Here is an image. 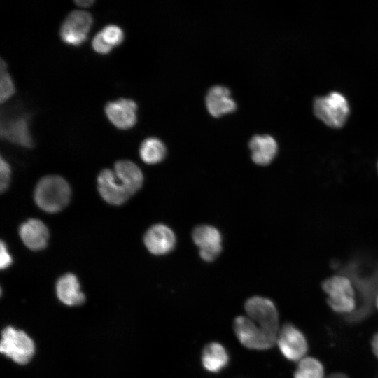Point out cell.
Instances as JSON below:
<instances>
[{"mask_svg":"<svg viewBox=\"0 0 378 378\" xmlns=\"http://www.w3.org/2000/svg\"><path fill=\"white\" fill-rule=\"evenodd\" d=\"M140 168L133 162L122 160L115 162L113 169H104L97 178V188L102 197L113 205L125 203L143 184Z\"/></svg>","mask_w":378,"mask_h":378,"instance_id":"6da1fadb","label":"cell"},{"mask_svg":"<svg viewBox=\"0 0 378 378\" xmlns=\"http://www.w3.org/2000/svg\"><path fill=\"white\" fill-rule=\"evenodd\" d=\"M71 188L62 177L49 175L43 177L36 184L34 200L37 206L48 213H57L69 202Z\"/></svg>","mask_w":378,"mask_h":378,"instance_id":"7a4b0ae2","label":"cell"},{"mask_svg":"<svg viewBox=\"0 0 378 378\" xmlns=\"http://www.w3.org/2000/svg\"><path fill=\"white\" fill-rule=\"evenodd\" d=\"M322 288L328 295L329 307L335 312L350 315L355 312V293L349 279L344 276H333L323 282Z\"/></svg>","mask_w":378,"mask_h":378,"instance_id":"3957f363","label":"cell"},{"mask_svg":"<svg viewBox=\"0 0 378 378\" xmlns=\"http://www.w3.org/2000/svg\"><path fill=\"white\" fill-rule=\"evenodd\" d=\"M314 112L315 115L328 127L340 128L347 120L349 106L343 94L332 92L315 99Z\"/></svg>","mask_w":378,"mask_h":378,"instance_id":"277c9868","label":"cell"},{"mask_svg":"<svg viewBox=\"0 0 378 378\" xmlns=\"http://www.w3.org/2000/svg\"><path fill=\"white\" fill-rule=\"evenodd\" d=\"M234 330L239 341L245 347L255 350L272 348L276 342L278 336L244 316H239L234 319Z\"/></svg>","mask_w":378,"mask_h":378,"instance_id":"5b68a950","label":"cell"},{"mask_svg":"<svg viewBox=\"0 0 378 378\" xmlns=\"http://www.w3.org/2000/svg\"><path fill=\"white\" fill-rule=\"evenodd\" d=\"M0 351L15 363L24 365L32 358L34 344L24 332L8 326L1 332Z\"/></svg>","mask_w":378,"mask_h":378,"instance_id":"8992f818","label":"cell"},{"mask_svg":"<svg viewBox=\"0 0 378 378\" xmlns=\"http://www.w3.org/2000/svg\"><path fill=\"white\" fill-rule=\"evenodd\" d=\"M244 309L247 316L258 325L272 333L279 334V314L270 300L252 297L246 300Z\"/></svg>","mask_w":378,"mask_h":378,"instance_id":"52a82bcc","label":"cell"},{"mask_svg":"<svg viewBox=\"0 0 378 378\" xmlns=\"http://www.w3.org/2000/svg\"><path fill=\"white\" fill-rule=\"evenodd\" d=\"M92 22V15L87 11H71L60 27L59 35L62 40L69 45L82 44L87 39Z\"/></svg>","mask_w":378,"mask_h":378,"instance_id":"ba28073f","label":"cell"},{"mask_svg":"<svg viewBox=\"0 0 378 378\" xmlns=\"http://www.w3.org/2000/svg\"><path fill=\"white\" fill-rule=\"evenodd\" d=\"M276 343L283 356L290 361L299 360L308 350L306 337L290 323L285 324L279 330Z\"/></svg>","mask_w":378,"mask_h":378,"instance_id":"9c48e42d","label":"cell"},{"mask_svg":"<svg viewBox=\"0 0 378 378\" xmlns=\"http://www.w3.org/2000/svg\"><path fill=\"white\" fill-rule=\"evenodd\" d=\"M136 103L130 99L120 98L106 103L104 107L108 119L116 127L126 130L136 122Z\"/></svg>","mask_w":378,"mask_h":378,"instance_id":"30bf717a","label":"cell"},{"mask_svg":"<svg viewBox=\"0 0 378 378\" xmlns=\"http://www.w3.org/2000/svg\"><path fill=\"white\" fill-rule=\"evenodd\" d=\"M192 239L200 248L201 258L206 262L213 261L221 251V235L213 226L197 227L192 232Z\"/></svg>","mask_w":378,"mask_h":378,"instance_id":"8fae6325","label":"cell"},{"mask_svg":"<svg viewBox=\"0 0 378 378\" xmlns=\"http://www.w3.org/2000/svg\"><path fill=\"white\" fill-rule=\"evenodd\" d=\"M144 241L151 253L160 255L170 252L174 248L176 238L169 227L163 224H156L147 230Z\"/></svg>","mask_w":378,"mask_h":378,"instance_id":"7c38bea8","label":"cell"},{"mask_svg":"<svg viewBox=\"0 0 378 378\" xmlns=\"http://www.w3.org/2000/svg\"><path fill=\"white\" fill-rule=\"evenodd\" d=\"M0 133L1 137L20 146L31 148L34 141L31 135L28 116L18 115L8 120L1 121Z\"/></svg>","mask_w":378,"mask_h":378,"instance_id":"4fadbf2b","label":"cell"},{"mask_svg":"<svg viewBox=\"0 0 378 378\" xmlns=\"http://www.w3.org/2000/svg\"><path fill=\"white\" fill-rule=\"evenodd\" d=\"M19 234L24 244L32 251L45 248L49 239L48 227L41 220L36 218L29 219L22 223Z\"/></svg>","mask_w":378,"mask_h":378,"instance_id":"5bb4252c","label":"cell"},{"mask_svg":"<svg viewBox=\"0 0 378 378\" xmlns=\"http://www.w3.org/2000/svg\"><path fill=\"white\" fill-rule=\"evenodd\" d=\"M206 106L209 113L216 118L233 112L237 106L229 89L221 85L214 86L209 90Z\"/></svg>","mask_w":378,"mask_h":378,"instance_id":"9a60e30c","label":"cell"},{"mask_svg":"<svg viewBox=\"0 0 378 378\" xmlns=\"http://www.w3.org/2000/svg\"><path fill=\"white\" fill-rule=\"evenodd\" d=\"M249 148L253 161L259 165L270 164L278 150L276 141L267 134L253 136L249 141Z\"/></svg>","mask_w":378,"mask_h":378,"instance_id":"2e32d148","label":"cell"},{"mask_svg":"<svg viewBox=\"0 0 378 378\" xmlns=\"http://www.w3.org/2000/svg\"><path fill=\"white\" fill-rule=\"evenodd\" d=\"M56 292L60 301L69 306L80 304L85 300L78 280L74 274H65L58 279Z\"/></svg>","mask_w":378,"mask_h":378,"instance_id":"e0dca14e","label":"cell"},{"mask_svg":"<svg viewBox=\"0 0 378 378\" xmlns=\"http://www.w3.org/2000/svg\"><path fill=\"white\" fill-rule=\"evenodd\" d=\"M229 356L225 347L218 342L208 344L202 351L203 367L210 372H218L228 363Z\"/></svg>","mask_w":378,"mask_h":378,"instance_id":"ac0fdd59","label":"cell"},{"mask_svg":"<svg viewBox=\"0 0 378 378\" xmlns=\"http://www.w3.org/2000/svg\"><path fill=\"white\" fill-rule=\"evenodd\" d=\"M166 147L163 142L156 137L146 139L141 144L139 155L141 160L150 164L160 162L166 155Z\"/></svg>","mask_w":378,"mask_h":378,"instance_id":"d6986e66","label":"cell"},{"mask_svg":"<svg viewBox=\"0 0 378 378\" xmlns=\"http://www.w3.org/2000/svg\"><path fill=\"white\" fill-rule=\"evenodd\" d=\"M324 368L315 358L308 357L300 361L294 373V378H323Z\"/></svg>","mask_w":378,"mask_h":378,"instance_id":"ffe728a7","label":"cell"},{"mask_svg":"<svg viewBox=\"0 0 378 378\" xmlns=\"http://www.w3.org/2000/svg\"><path fill=\"white\" fill-rule=\"evenodd\" d=\"M0 101L3 103L15 93V88L12 78L6 70V64L2 59L0 62Z\"/></svg>","mask_w":378,"mask_h":378,"instance_id":"44dd1931","label":"cell"},{"mask_svg":"<svg viewBox=\"0 0 378 378\" xmlns=\"http://www.w3.org/2000/svg\"><path fill=\"white\" fill-rule=\"evenodd\" d=\"M101 32L105 41L112 47L121 44L124 40L123 30L116 24H107Z\"/></svg>","mask_w":378,"mask_h":378,"instance_id":"7402d4cb","label":"cell"},{"mask_svg":"<svg viewBox=\"0 0 378 378\" xmlns=\"http://www.w3.org/2000/svg\"><path fill=\"white\" fill-rule=\"evenodd\" d=\"M11 170L9 164L1 156L0 160V190L6 191L10 182Z\"/></svg>","mask_w":378,"mask_h":378,"instance_id":"603a6c76","label":"cell"},{"mask_svg":"<svg viewBox=\"0 0 378 378\" xmlns=\"http://www.w3.org/2000/svg\"><path fill=\"white\" fill-rule=\"evenodd\" d=\"M92 46L94 51L100 54H107L112 50L110 46L104 38L101 31L97 32L92 41Z\"/></svg>","mask_w":378,"mask_h":378,"instance_id":"cb8c5ba5","label":"cell"},{"mask_svg":"<svg viewBox=\"0 0 378 378\" xmlns=\"http://www.w3.org/2000/svg\"><path fill=\"white\" fill-rule=\"evenodd\" d=\"M13 258L8 250L7 246L3 241L0 244V267L1 270L8 268L11 265Z\"/></svg>","mask_w":378,"mask_h":378,"instance_id":"d4e9b609","label":"cell"},{"mask_svg":"<svg viewBox=\"0 0 378 378\" xmlns=\"http://www.w3.org/2000/svg\"><path fill=\"white\" fill-rule=\"evenodd\" d=\"M371 346L373 353L378 358V332L373 336L371 341Z\"/></svg>","mask_w":378,"mask_h":378,"instance_id":"484cf974","label":"cell"},{"mask_svg":"<svg viewBox=\"0 0 378 378\" xmlns=\"http://www.w3.org/2000/svg\"><path fill=\"white\" fill-rule=\"evenodd\" d=\"M75 3L82 7H88L94 3V0H76Z\"/></svg>","mask_w":378,"mask_h":378,"instance_id":"4316f807","label":"cell"},{"mask_svg":"<svg viewBox=\"0 0 378 378\" xmlns=\"http://www.w3.org/2000/svg\"><path fill=\"white\" fill-rule=\"evenodd\" d=\"M328 378H348V377L342 373H335Z\"/></svg>","mask_w":378,"mask_h":378,"instance_id":"83f0119b","label":"cell"},{"mask_svg":"<svg viewBox=\"0 0 378 378\" xmlns=\"http://www.w3.org/2000/svg\"><path fill=\"white\" fill-rule=\"evenodd\" d=\"M376 305H377V307L378 309V293H377V298H376Z\"/></svg>","mask_w":378,"mask_h":378,"instance_id":"f1b7e54d","label":"cell"},{"mask_svg":"<svg viewBox=\"0 0 378 378\" xmlns=\"http://www.w3.org/2000/svg\"><path fill=\"white\" fill-rule=\"evenodd\" d=\"M377 167H378V164H377Z\"/></svg>","mask_w":378,"mask_h":378,"instance_id":"f546056e","label":"cell"}]
</instances>
